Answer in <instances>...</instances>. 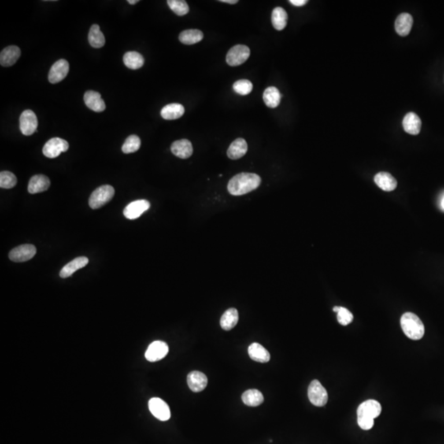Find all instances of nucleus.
I'll return each instance as SVG.
<instances>
[{"mask_svg": "<svg viewBox=\"0 0 444 444\" xmlns=\"http://www.w3.org/2000/svg\"><path fill=\"white\" fill-rule=\"evenodd\" d=\"M261 184V178L253 173H240L229 181V193L231 195L241 196L250 193Z\"/></svg>", "mask_w": 444, "mask_h": 444, "instance_id": "obj_1", "label": "nucleus"}, {"mask_svg": "<svg viewBox=\"0 0 444 444\" xmlns=\"http://www.w3.org/2000/svg\"><path fill=\"white\" fill-rule=\"evenodd\" d=\"M382 412L380 403L368 400L361 403L357 410L358 424L362 430H368L374 426V419Z\"/></svg>", "mask_w": 444, "mask_h": 444, "instance_id": "obj_2", "label": "nucleus"}, {"mask_svg": "<svg viewBox=\"0 0 444 444\" xmlns=\"http://www.w3.org/2000/svg\"><path fill=\"white\" fill-rule=\"evenodd\" d=\"M401 326L403 331L410 339H421L424 335V326L417 315L413 312H405L401 319Z\"/></svg>", "mask_w": 444, "mask_h": 444, "instance_id": "obj_3", "label": "nucleus"}, {"mask_svg": "<svg viewBox=\"0 0 444 444\" xmlns=\"http://www.w3.org/2000/svg\"><path fill=\"white\" fill-rule=\"evenodd\" d=\"M115 189L110 185H102L91 193L89 198V206L92 209H98L113 198Z\"/></svg>", "mask_w": 444, "mask_h": 444, "instance_id": "obj_4", "label": "nucleus"}, {"mask_svg": "<svg viewBox=\"0 0 444 444\" xmlns=\"http://www.w3.org/2000/svg\"><path fill=\"white\" fill-rule=\"evenodd\" d=\"M308 396L310 402L316 406H323L327 404L328 400L327 390L323 387L319 380L311 382L308 386Z\"/></svg>", "mask_w": 444, "mask_h": 444, "instance_id": "obj_5", "label": "nucleus"}, {"mask_svg": "<svg viewBox=\"0 0 444 444\" xmlns=\"http://www.w3.org/2000/svg\"><path fill=\"white\" fill-rule=\"evenodd\" d=\"M69 144L66 140L60 138H53L45 144L42 152L48 158H56L62 152H67Z\"/></svg>", "mask_w": 444, "mask_h": 444, "instance_id": "obj_6", "label": "nucleus"}, {"mask_svg": "<svg viewBox=\"0 0 444 444\" xmlns=\"http://www.w3.org/2000/svg\"><path fill=\"white\" fill-rule=\"evenodd\" d=\"M250 55V49L244 45H234L226 55V63L230 66H238L244 64Z\"/></svg>", "mask_w": 444, "mask_h": 444, "instance_id": "obj_7", "label": "nucleus"}, {"mask_svg": "<svg viewBox=\"0 0 444 444\" xmlns=\"http://www.w3.org/2000/svg\"><path fill=\"white\" fill-rule=\"evenodd\" d=\"M148 407L151 413L154 415L156 419L161 421H166L171 418V410L162 399L158 397H153L148 402Z\"/></svg>", "mask_w": 444, "mask_h": 444, "instance_id": "obj_8", "label": "nucleus"}, {"mask_svg": "<svg viewBox=\"0 0 444 444\" xmlns=\"http://www.w3.org/2000/svg\"><path fill=\"white\" fill-rule=\"evenodd\" d=\"M20 130L25 136L32 135L37 131L38 119L36 115L31 109L23 111L20 116Z\"/></svg>", "mask_w": 444, "mask_h": 444, "instance_id": "obj_9", "label": "nucleus"}, {"mask_svg": "<svg viewBox=\"0 0 444 444\" xmlns=\"http://www.w3.org/2000/svg\"><path fill=\"white\" fill-rule=\"evenodd\" d=\"M36 253V248L32 245H23L12 249L8 255L11 261L23 263L29 261Z\"/></svg>", "mask_w": 444, "mask_h": 444, "instance_id": "obj_10", "label": "nucleus"}, {"mask_svg": "<svg viewBox=\"0 0 444 444\" xmlns=\"http://www.w3.org/2000/svg\"><path fill=\"white\" fill-rule=\"evenodd\" d=\"M169 346L165 342L161 341H155L148 346L145 353V357L150 362H156L162 360L167 356Z\"/></svg>", "mask_w": 444, "mask_h": 444, "instance_id": "obj_11", "label": "nucleus"}, {"mask_svg": "<svg viewBox=\"0 0 444 444\" xmlns=\"http://www.w3.org/2000/svg\"><path fill=\"white\" fill-rule=\"evenodd\" d=\"M68 72H69L68 62L65 60H58L52 65L51 68L49 70V77H48L49 82L52 84L59 83L64 80L68 75Z\"/></svg>", "mask_w": 444, "mask_h": 444, "instance_id": "obj_12", "label": "nucleus"}, {"mask_svg": "<svg viewBox=\"0 0 444 444\" xmlns=\"http://www.w3.org/2000/svg\"><path fill=\"white\" fill-rule=\"evenodd\" d=\"M150 208V202L146 200H137L124 208L123 215L130 220H135L142 216V214Z\"/></svg>", "mask_w": 444, "mask_h": 444, "instance_id": "obj_13", "label": "nucleus"}, {"mask_svg": "<svg viewBox=\"0 0 444 444\" xmlns=\"http://www.w3.org/2000/svg\"><path fill=\"white\" fill-rule=\"evenodd\" d=\"M208 378L203 373L193 371L188 374L187 382L189 388L194 393H199L206 388L208 385Z\"/></svg>", "mask_w": 444, "mask_h": 444, "instance_id": "obj_14", "label": "nucleus"}, {"mask_svg": "<svg viewBox=\"0 0 444 444\" xmlns=\"http://www.w3.org/2000/svg\"><path fill=\"white\" fill-rule=\"evenodd\" d=\"M171 149L173 154L181 159L189 158L193 152V145L187 139L175 141L171 145Z\"/></svg>", "mask_w": 444, "mask_h": 444, "instance_id": "obj_15", "label": "nucleus"}, {"mask_svg": "<svg viewBox=\"0 0 444 444\" xmlns=\"http://www.w3.org/2000/svg\"><path fill=\"white\" fill-rule=\"evenodd\" d=\"M50 180L47 176L44 175H36L31 177L29 181L28 192L31 194L42 193L49 189Z\"/></svg>", "mask_w": 444, "mask_h": 444, "instance_id": "obj_16", "label": "nucleus"}, {"mask_svg": "<svg viewBox=\"0 0 444 444\" xmlns=\"http://www.w3.org/2000/svg\"><path fill=\"white\" fill-rule=\"evenodd\" d=\"M21 55V49L16 45H10L3 49L0 54V64L3 67H10L17 61Z\"/></svg>", "mask_w": 444, "mask_h": 444, "instance_id": "obj_17", "label": "nucleus"}, {"mask_svg": "<svg viewBox=\"0 0 444 444\" xmlns=\"http://www.w3.org/2000/svg\"><path fill=\"white\" fill-rule=\"evenodd\" d=\"M84 101L86 106L96 112H102L105 109V104L101 98V94L95 90H87L84 95Z\"/></svg>", "mask_w": 444, "mask_h": 444, "instance_id": "obj_18", "label": "nucleus"}, {"mask_svg": "<svg viewBox=\"0 0 444 444\" xmlns=\"http://www.w3.org/2000/svg\"><path fill=\"white\" fill-rule=\"evenodd\" d=\"M412 26H413V17L406 12L399 15L395 23L396 31L401 36H406L407 35H409Z\"/></svg>", "mask_w": 444, "mask_h": 444, "instance_id": "obj_19", "label": "nucleus"}, {"mask_svg": "<svg viewBox=\"0 0 444 444\" xmlns=\"http://www.w3.org/2000/svg\"><path fill=\"white\" fill-rule=\"evenodd\" d=\"M403 127L407 134L417 135L421 130V120L416 114L411 112L407 114L403 119Z\"/></svg>", "mask_w": 444, "mask_h": 444, "instance_id": "obj_20", "label": "nucleus"}, {"mask_svg": "<svg viewBox=\"0 0 444 444\" xmlns=\"http://www.w3.org/2000/svg\"><path fill=\"white\" fill-rule=\"evenodd\" d=\"M248 152V144L244 138H237L230 144L227 150V156L232 160H238L246 154Z\"/></svg>", "mask_w": 444, "mask_h": 444, "instance_id": "obj_21", "label": "nucleus"}, {"mask_svg": "<svg viewBox=\"0 0 444 444\" xmlns=\"http://www.w3.org/2000/svg\"><path fill=\"white\" fill-rule=\"evenodd\" d=\"M374 182L378 187L386 192L393 191L397 186V182L393 175L386 172H380L374 177Z\"/></svg>", "mask_w": 444, "mask_h": 444, "instance_id": "obj_22", "label": "nucleus"}, {"mask_svg": "<svg viewBox=\"0 0 444 444\" xmlns=\"http://www.w3.org/2000/svg\"><path fill=\"white\" fill-rule=\"evenodd\" d=\"M248 352H249V357L252 360L259 363H267L271 359L268 350L263 347V345L256 342L249 345Z\"/></svg>", "mask_w": 444, "mask_h": 444, "instance_id": "obj_23", "label": "nucleus"}, {"mask_svg": "<svg viewBox=\"0 0 444 444\" xmlns=\"http://www.w3.org/2000/svg\"><path fill=\"white\" fill-rule=\"evenodd\" d=\"M88 262V258L86 257H78L73 259L62 268L60 272V278H69L75 271L87 265Z\"/></svg>", "mask_w": 444, "mask_h": 444, "instance_id": "obj_24", "label": "nucleus"}, {"mask_svg": "<svg viewBox=\"0 0 444 444\" xmlns=\"http://www.w3.org/2000/svg\"><path fill=\"white\" fill-rule=\"evenodd\" d=\"M184 114V107L179 103H172L163 107L160 111V115L166 120H174L179 119Z\"/></svg>", "mask_w": 444, "mask_h": 444, "instance_id": "obj_25", "label": "nucleus"}, {"mask_svg": "<svg viewBox=\"0 0 444 444\" xmlns=\"http://www.w3.org/2000/svg\"><path fill=\"white\" fill-rule=\"evenodd\" d=\"M238 321V310L234 308H229L224 312V314L222 315L220 322V327L226 331H230L236 326Z\"/></svg>", "mask_w": 444, "mask_h": 444, "instance_id": "obj_26", "label": "nucleus"}, {"mask_svg": "<svg viewBox=\"0 0 444 444\" xmlns=\"http://www.w3.org/2000/svg\"><path fill=\"white\" fill-rule=\"evenodd\" d=\"M288 21L287 12L281 7L274 8L271 13V23L274 28L278 31H282L286 27Z\"/></svg>", "mask_w": 444, "mask_h": 444, "instance_id": "obj_27", "label": "nucleus"}, {"mask_svg": "<svg viewBox=\"0 0 444 444\" xmlns=\"http://www.w3.org/2000/svg\"><path fill=\"white\" fill-rule=\"evenodd\" d=\"M179 39L184 45H194L203 39V33L197 29H189L182 31Z\"/></svg>", "mask_w": 444, "mask_h": 444, "instance_id": "obj_28", "label": "nucleus"}, {"mask_svg": "<svg viewBox=\"0 0 444 444\" xmlns=\"http://www.w3.org/2000/svg\"><path fill=\"white\" fill-rule=\"evenodd\" d=\"M281 99H282V95L276 87L270 86L264 90L263 101L267 107L271 109L276 108L281 102Z\"/></svg>", "mask_w": 444, "mask_h": 444, "instance_id": "obj_29", "label": "nucleus"}, {"mask_svg": "<svg viewBox=\"0 0 444 444\" xmlns=\"http://www.w3.org/2000/svg\"><path fill=\"white\" fill-rule=\"evenodd\" d=\"M242 401L248 406H257L264 401V397L260 391L257 389H249L243 393Z\"/></svg>", "mask_w": 444, "mask_h": 444, "instance_id": "obj_30", "label": "nucleus"}, {"mask_svg": "<svg viewBox=\"0 0 444 444\" xmlns=\"http://www.w3.org/2000/svg\"><path fill=\"white\" fill-rule=\"evenodd\" d=\"M123 63L127 68L137 70L142 68L144 59L141 53L136 51H128L123 55Z\"/></svg>", "mask_w": 444, "mask_h": 444, "instance_id": "obj_31", "label": "nucleus"}, {"mask_svg": "<svg viewBox=\"0 0 444 444\" xmlns=\"http://www.w3.org/2000/svg\"><path fill=\"white\" fill-rule=\"evenodd\" d=\"M88 41L90 45L93 48H96V49L103 47L105 45V36L103 35V33L101 32L99 25L93 24L90 27L88 34Z\"/></svg>", "mask_w": 444, "mask_h": 444, "instance_id": "obj_32", "label": "nucleus"}, {"mask_svg": "<svg viewBox=\"0 0 444 444\" xmlns=\"http://www.w3.org/2000/svg\"><path fill=\"white\" fill-rule=\"evenodd\" d=\"M140 146H141V139L137 135H130V137H127L123 143L122 151L125 154H130L139 150Z\"/></svg>", "mask_w": 444, "mask_h": 444, "instance_id": "obj_33", "label": "nucleus"}, {"mask_svg": "<svg viewBox=\"0 0 444 444\" xmlns=\"http://www.w3.org/2000/svg\"><path fill=\"white\" fill-rule=\"evenodd\" d=\"M168 6L178 16H184L189 12V7L184 0H168Z\"/></svg>", "mask_w": 444, "mask_h": 444, "instance_id": "obj_34", "label": "nucleus"}, {"mask_svg": "<svg viewBox=\"0 0 444 444\" xmlns=\"http://www.w3.org/2000/svg\"><path fill=\"white\" fill-rule=\"evenodd\" d=\"M17 179L14 174L10 171H2L0 173V187L2 189H12L16 186Z\"/></svg>", "mask_w": 444, "mask_h": 444, "instance_id": "obj_35", "label": "nucleus"}, {"mask_svg": "<svg viewBox=\"0 0 444 444\" xmlns=\"http://www.w3.org/2000/svg\"><path fill=\"white\" fill-rule=\"evenodd\" d=\"M253 84L250 81L246 79H241L234 82L233 89L237 94L241 96H247L253 90Z\"/></svg>", "mask_w": 444, "mask_h": 444, "instance_id": "obj_36", "label": "nucleus"}, {"mask_svg": "<svg viewBox=\"0 0 444 444\" xmlns=\"http://www.w3.org/2000/svg\"><path fill=\"white\" fill-rule=\"evenodd\" d=\"M353 314L347 308L340 307L339 311L337 312V320L340 324L342 326H346L353 321Z\"/></svg>", "mask_w": 444, "mask_h": 444, "instance_id": "obj_37", "label": "nucleus"}, {"mask_svg": "<svg viewBox=\"0 0 444 444\" xmlns=\"http://www.w3.org/2000/svg\"><path fill=\"white\" fill-rule=\"evenodd\" d=\"M289 2L294 5V6L301 7L305 5L308 3V1L307 0H290Z\"/></svg>", "mask_w": 444, "mask_h": 444, "instance_id": "obj_38", "label": "nucleus"}, {"mask_svg": "<svg viewBox=\"0 0 444 444\" xmlns=\"http://www.w3.org/2000/svg\"><path fill=\"white\" fill-rule=\"evenodd\" d=\"M220 2L230 4H235L238 3V0H220Z\"/></svg>", "mask_w": 444, "mask_h": 444, "instance_id": "obj_39", "label": "nucleus"}, {"mask_svg": "<svg viewBox=\"0 0 444 444\" xmlns=\"http://www.w3.org/2000/svg\"><path fill=\"white\" fill-rule=\"evenodd\" d=\"M127 3L130 4H132V5H134V4L138 3V0H127Z\"/></svg>", "mask_w": 444, "mask_h": 444, "instance_id": "obj_40", "label": "nucleus"}, {"mask_svg": "<svg viewBox=\"0 0 444 444\" xmlns=\"http://www.w3.org/2000/svg\"><path fill=\"white\" fill-rule=\"evenodd\" d=\"M441 206H442V209L444 210V197H443V198H442V202H441Z\"/></svg>", "mask_w": 444, "mask_h": 444, "instance_id": "obj_41", "label": "nucleus"}]
</instances>
